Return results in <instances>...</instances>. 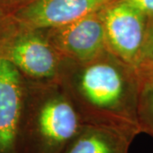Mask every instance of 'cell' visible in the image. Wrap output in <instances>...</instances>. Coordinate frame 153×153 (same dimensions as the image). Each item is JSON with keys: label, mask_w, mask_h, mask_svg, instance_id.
Segmentation results:
<instances>
[{"label": "cell", "mask_w": 153, "mask_h": 153, "mask_svg": "<svg viewBox=\"0 0 153 153\" xmlns=\"http://www.w3.org/2000/svg\"><path fill=\"white\" fill-rule=\"evenodd\" d=\"M78 76L82 96L78 110L85 123L140 132L137 106L140 75L116 56L87 62Z\"/></svg>", "instance_id": "6da1fadb"}, {"label": "cell", "mask_w": 153, "mask_h": 153, "mask_svg": "<svg viewBox=\"0 0 153 153\" xmlns=\"http://www.w3.org/2000/svg\"><path fill=\"white\" fill-rule=\"evenodd\" d=\"M85 122L68 99H48L27 107L20 153H63Z\"/></svg>", "instance_id": "7a4b0ae2"}, {"label": "cell", "mask_w": 153, "mask_h": 153, "mask_svg": "<svg viewBox=\"0 0 153 153\" xmlns=\"http://www.w3.org/2000/svg\"><path fill=\"white\" fill-rule=\"evenodd\" d=\"M117 0H16L0 16L8 27L37 31L67 25L97 13Z\"/></svg>", "instance_id": "3957f363"}, {"label": "cell", "mask_w": 153, "mask_h": 153, "mask_svg": "<svg viewBox=\"0 0 153 153\" xmlns=\"http://www.w3.org/2000/svg\"><path fill=\"white\" fill-rule=\"evenodd\" d=\"M107 47L112 55L136 67L142 49L148 17L128 4L117 0L100 11Z\"/></svg>", "instance_id": "277c9868"}, {"label": "cell", "mask_w": 153, "mask_h": 153, "mask_svg": "<svg viewBox=\"0 0 153 153\" xmlns=\"http://www.w3.org/2000/svg\"><path fill=\"white\" fill-rule=\"evenodd\" d=\"M0 57L12 62L22 75L33 78L53 76L58 66L56 49L37 31L14 29L2 33Z\"/></svg>", "instance_id": "5b68a950"}, {"label": "cell", "mask_w": 153, "mask_h": 153, "mask_svg": "<svg viewBox=\"0 0 153 153\" xmlns=\"http://www.w3.org/2000/svg\"><path fill=\"white\" fill-rule=\"evenodd\" d=\"M21 71L0 57V153H20L27 105Z\"/></svg>", "instance_id": "8992f818"}, {"label": "cell", "mask_w": 153, "mask_h": 153, "mask_svg": "<svg viewBox=\"0 0 153 153\" xmlns=\"http://www.w3.org/2000/svg\"><path fill=\"white\" fill-rule=\"evenodd\" d=\"M49 43L63 55L89 62L102 55L106 42L100 11L49 30Z\"/></svg>", "instance_id": "52a82bcc"}, {"label": "cell", "mask_w": 153, "mask_h": 153, "mask_svg": "<svg viewBox=\"0 0 153 153\" xmlns=\"http://www.w3.org/2000/svg\"><path fill=\"white\" fill-rule=\"evenodd\" d=\"M139 132L85 123L63 153H128Z\"/></svg>", "instance_id": "ba28073f"}, {"label": "cell", "mask_w": 153, "mask_h": 153, "mask_svg": "<svg viewBox=\"0 0 153 153\" xmlns=\"http://www.w3.org/2000/svg\"><path fill=\"white\" fill-rule=\"evenodd\" d=\"M139 73V72H138ZM140 92L137 120L140 133L153 137V72L139 73Z\"/></svg>", "instance_id": "9c48e42d"}, {"label": "cell", "mask_w": 153, "mask_h": 153, "mask_svg": "<svg viewBox=\"0 0 153 153\" xmlns=\"http://www.w3.org/2000/svg\"><path fill=\"white\" fill-rule=\"evenodd\" d=\"M135 69L139 73L153 72V17L148 18L145 40Z\"/></svg>", "instance_id": "30bf717a"}, {"label": "cell", "mask_w": 153, "mask_h": 153, "mask_svg": "<svg viewBox=\"0 0 153 153\" xmlns=\"http://www.w3.org/2000/svg\"><path fill=\"white\" fill-rule=\"evenodd\" d=\"M148 18L153 17V0H124Z\"/></svg>", "instance_id": "8fae6325"}, {"label": "cell", "mask_w": 153, "mask_h": 153, "mask_svg": "<svg viewBox=\"0 0 153 153\" xmlns=\"http://www.w3.org/2000/svg\"><path fill=\"white\" fill-rule=\"evenodd\" d=\"M10 0H0V15L2 14L3 10H4L6 5L9 4Z\"/></svg>", "instance_id": "7c38bea8"}, {"label": "cell", "mask_w": 153, "mask_h": 153, "mask_svg": "<svg viewBox=\"0 0 153 153\" xmlns=\"http://www.w3.org/2000/svg\"><path fill=\"white\" fill-rule=\"evenodd\" d=\"M151 73H152V72H151Z\"/></svg>", "instance_id": "4fadbf2b"}]
</instances>
